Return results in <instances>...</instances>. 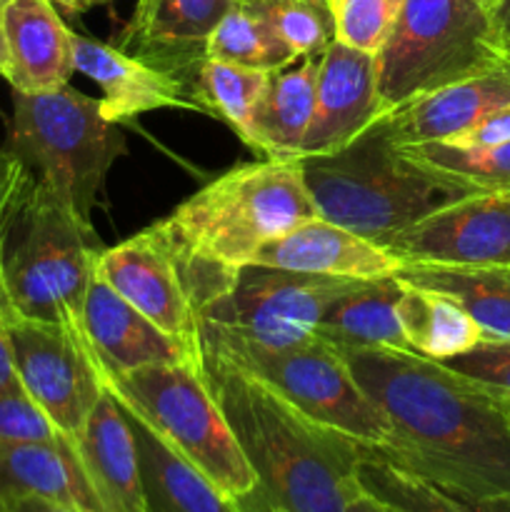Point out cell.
I'll return each instance as SVG.
<instances>
[{"mask_svg":"<svg viewBox=\"0 0 510 512\" xmlns=\"http://www.w3.org/2000/svg\"><path fill=\"white\" fill-rule=\"evenodd\" d=\"M468 512H510V493L498 495V498H465V495H453Z\"/></svg>","mask_w":510,"mask_h":512,"instance_id":"obj_41","label":"cell"},{"mask_svg":"<svg viewBox=\"0 0 510 512\" xmlns=\"http://www.w3.org/2000/svg\"><path fill=\"white\" fill-rule=\"evenodd\" d=\"M203 378L258 478L255 498L283 512H345L363 493L365 445L215 355L203 353Z\"/></svg>","mask_w":510,"mask_h":512,"instance_id":"obj_2","label":"cell"},{"mask_svg":"<svg viewBox=\"0 0 510 512\" xmlns=\"http://www.w3.org/2000/svg\"><path fill=\"white\" fill-rule=\"evenodd\" d=\"M340 353L388 423V443L370 450L450 495L510 493V425L495 395L405 350Z\"/></svg>","mask_w":510,"mask_h":512,"instance_id":"obj_1","label":"cell"},{"mask_svg":"<svg viewBox=\"0 0 510 512\" xmlns=\"http://www.w3.org/2000/svg\"><path fill=\"white\" fill-rule=\"evenodd\" d=\"M268 73L225 60L203 58L190 75L188 90L198 110L210 118H218L238 133L243 140L248 133L250 113L265 88Z\"/></svg>","mask_w":510,"mask_h":512,"instance_id":"obj_29","label":"cell"},{"mask_svg":"<svg viewBox=\"0 0 510 512\" xmlns=\"http://www.w3.org/2000/svg\"><path fill=\"white\" fill-rule=\"evenodd\" d=\"M10 343L20 385L65 438H78L105 388L88 335L10 313Z\"/></svg>","mask_w":510,"mask_h":512,"instance_id":"obj_12","label":"cell"},{"mask_svg":"<svg viewBox=\"0 0 510 512\" xmlns=\"http://www.w3.org/2000/svg\"><path fill=\"white\" fill-rule=\"evenodd\" d=\"M60 438L65 435L23 385L0 393V443H55Z\"/></svg>","mask_w":510,"mask_h":512,"instance_id":"obj_34","label":"cell"},{"mask_svg":"<svg viewBox=\"0 0 510 512\" xmlns=\"http://www.w3.org/2000/svg\"><path fill=\"white\" fill-rule=\"evenodd\" d=\"M490 20H493L495 35H498L505 55L510 58V0H495L490 5Z\"/></svg>","mask_w":510,"mask_h":512,"instance_id":"obj_40","label":"cell"},{"mask_svg":"<svg viewBox=\"0 0 510 512\" xmlns=\"http://www.w3.org/2000/svg\"><path fill=\"white\" fill-rule=\"evenodd\" d=\"M388 115L378 93L375 55L333 40L320 55L315 108L300 158L333 155Z\"/></svg>","mask_w":510,"mask_h":512,"instance_id":"obj_14","label":"cell"},{"mask_svg":"<svg viewBox=\"0 0 510 512\" xmlns=\"http://www.w3.org/2000/svg\"><path fill=\"white\" fill-rule=\"evenodd\" d=\"M103 250L93 220L80 218L30 178L0 245V280L10 313L83 330L85 295Z\"/></svg>","mask_w":510,"mask_h":512,"instance_id":"obj_5","label":"cell"},{"mask_svg":"<svg viewBox=\"0 0 510 512\" xmlns=\"http://www.w3.org/2000/svg\"><path fill=\"white\" fill-rule=\"evenodd\" d=\"M28 185L30 173L3 145L0 148V240H3L5 228H8L10 218H13L15 208H18L20 198L28 190Z\"/></svg>","mask_w":510,"mask_h":512,"instance_id":"obj_36","label":"cell"},{"mask_svg":"<svg viewBox=\"0 0 510 512\" xmlns=\"http://www.w3.org/2000/svg\"><path fill=\"white\" fill-rule=\"evenodd\" d=\"M358 483L365 493L383 500L398 512H468L438 485L408 473L370 448L360 455Z\"/></svg>","mask_w":510,"mask_h":512,"instance_id":"obj_31","label":"cell"},{"mask_svg":"<svg viewBox=\"0 0 510 512\" xmlns=\"http://www.w3.org/2000/svg\"><path fill=\"white\" fill-rule=\"evenodd\" d=\"M413 163L468 193H510V143L460 148L450 143L398 145Z\"/></svg>","mask_w":510,"mask_h":512,"instance_id":"obj_30","label":"cell"},{"mask_svg":"<svg viewBox=\"0 0 510 512\" xmlns=\"http://www.w3.org/2000/svg\"><path fill=\"white\" fill-rule=\"evenodd\" d=\"M500 143H510V105L493 110L480 123H475L468 133L450 140V145H460V148H488V145Z\"/></svg>","mask_w":510,"mask_h":512,"instance_id":"obj_37","label":"cell"},{"mask_svg":"<svg viewBox=\"0 0 510 512\" xmlns=\"http://www.w3.org/2000/svg\"><path fill=\"white\" fill-rule=\"evenodd\" d=\"M253 5H258L275 33L293 48L298 58L320 55L338 38L330 0H270Z\"/></svg>","mask_w":510,"mask_h":512,"instance_id":"obj_32","label":"cell"},{"mask_svg":"<svg viewBox=\"0 0 510 512\" xmlns=\"http://www.w3.org/2000/svg\"><path fill=\"white\" fill-rule=\"evenodd\" d=\"M400 295H403V280L395 275L360 280L330 303L315 328V335L335 350L385 348L410 353L398 318Z\"/></svg>","mask_w":510,"mask_h":512,"instance_id":"obj_25","label":"cell"},{"mask_svg":"<svg viewBox=\"0 0 510 512\" xmlns=\"http://www.w3.org/2000/svg\"><path fill=\"white\" fill-rule=\"evenodd\" d=\"M340 43L375 55L388 40L405 0H330Z\"/></svg>","mask_w":510,"mask_h":512,"instance_id":"obj_33","label":"cell"},{"mask_svg":"<svg viewBox=\"0 0 510 512\" xmlns=\"http://www.w3.org/2000/svg\"><path fill=\"white\" fill-rule=\"evenodd\" d=\"M480 3H483V5H485V8H488V10H490V5H493V3H495V0H480Z\"/></svg>","mask_w":510,"mask_h":512,"instance_id":"obj_47","label":"cell"},{"mask_svg":"<svg viewBox=\"0 0 510 512\" xmlns=\"http://www.w3.org/2000/svg\"><path fill=\"white\" fill-rule=\"evenodd\" d=\"M3 3H5V0H0V78H5V73H8V45H5Z\"/></svg>","mask_w":510,"mask_h":512,"instance_id":"obj_44","label":"cell"},{"mask_svg":"<svg viewBox=\"0 0 510 512\" xmlns=\"http://www.w3.org/2000/svg\"><path fill=\"white\" fill-rule=\"evenodd\" d=\"M400 280L435 290L468 310L485 338L510 340V268H443V265H400Z\"/></svg>","mask_w":510,"mask_h":512,"instance_id":"obj_26","label":"cell"},{"mask_svg":"<svg viewBox=\"0 0 510 512\" xmlns=\"http://www.w3.org/2000/svg\"><path fill=\"white\" fill-rule=\"evenodd\" d=\"M508 63L480 0H405L375 53L378 93L393 113L420 95Z\"/></svg>","mask_w":510,"mask_h":512,"instance_id":"obj_7","label":"cell"},{"mask_svg":"<svg viewBox=\"0 0 510 512\" xmlns=\"http://www.w3.org/2000/svg\"><path fill=\"white\" fill-rule=\"evenodd\" d=\"M443 365L495 398H510V340L483 338L468 353L455 355Z\"/></svg>","mask_w":510,"mask_h":512,"instance_id":"obj_35","label":"cell"},{"mask_svg":"<svg viewBox=\"0 0 510 512\" xmlns=\"http://www.w3.org/2000/svg\"><path fill=\"white\" fill-rule=\"evenodd\" d=\"M298 163L315 213L380 248L428 213L468 195L403 155L383 120L348 148Z\"/></svg>","mask_w":510,"mask_h":512,"instance_id":"obj_4","label":"cell"},{"mask_svg":"<svg viewBox=\"0 0 510 512\" xmlns=\"http://www.w3.org/2000/svg\"><path fill=\"white\" fill-rule=\"evenodd\" d=\"M200 353L215 355L263 380L318 423L358 440L365 448L388 443V423L350 373L343 353L318 335L295 345L268 348L200 330Z\"/></svg>","mask_w":510,"mask_h":512,"instance_id":"obj_9","label":"cell"},{"mask_svg":"<svg viewBox=\"0 0 510 512\" xmlns=\"http://www.w3.org/2000/svg\"><path fill=\"white\" fill-rule=\"evenodd\" d=\"M5 148L35 183L90 220L110 168L125 153V138L100 100L65 83L43 93L13 90Z\"/></svg>","mask_w":510,"mask_h":512,"instance_id":"obj_6","label":"cell"},{"mask_svg":"<svg viewBox=\"0 0 510 512\" xmlns=\"http://www.w3.org/2000/svg\"><path fill=\"white\" fill-rule=\"evenodd\" d=\"M235 0H138L118 48L188 85L215 25Z\"/></svg>","mask_w":510,"mask_h":512,"instance_id":"obj_15","label":"cell"},{"mask_svg":"<svg viewBox=\"0 0 510 512\" xmlns=\"http://www.w3.org/2000/svg\"><path fill=\"white\" fill-rule=\"evenodd\" d=\"M205 58L225 60V63L243 65V68L273 70L298 60L288 43L275 33L258 5L235 0L233 8L223 15L205 45Z\"/></svg>","mask_w":510,"mask_h":512,"instance_id":"obj_28","label":"cell"},{"mask_svg":"<svg viewBox=\"0 0 510 512\" xmlns=\"http://www.w3.org/2000/svg\"><path fill=\"white\" fill-rule=\"evenodd\" d=\"M100 368V365H98ZM118 400L153 425L228 500L253 493L258 478L240 450L203 370L195 365H145L130 373L100 368Z\"/></svg>","mask_w":510,"mask_h":512,"instance_id":"obj_8","label":"cell"},{"mask_svg":"<svg viewBox=\"0 0 510 512\" xmlns=\"http://www.w3.org/2000/svg\"><path fill=\"white\" fill-rule=\"evenodd\" d=\"M500 403V408H503V413H505V420H508V425H510V398H495Z\"/></svg>","mask_w":510,"mask_h":512,"instance_id":"obj_45","label":"cell"},{"mask_svg":"<svg viewBox=\"0 0 510 512\" xmlns=\"http://www.w3.org/2000/svg\"><path fill=\"white\" fill-rule=\"evenodd\" d=\"M118 403L138 445L140 473H143L150 512H240L235 500L225 498L153 425L145 423L123 400Z\"/></svg>","mask_w":510,"mask_h":512,"instance_id":"obj_24","label":"cell"},{"mask_svg":"<svg viewBox=\"0 0 510 512\" xmlns=\"http://www.w3.org/2000/svg\"><path fill=\"white\" fill-rule=\"evenodd\" d=\"M0 512H80V510L65 508V505L50 503V500H43V498H20L5 505Z\"/></svg>","mask_w":510,"mask_h":512,"instance_id":"obj_42","label":"cell"},{"mask_svg":"<svg viewBox=\"0 0 510 512\" xmlns=\"http://www.w3.org/2000/svg\"><path fill=\"white\" fill-rule=\"evenodd\" d=\"M73 443L105 512H150L133 428L108 385Z\"/></svg>","mask_w":510,"mask_h":512,"instance_id":"obj_20","label":"cell"},{"mask_svg":"<svg viewBox=\"0 0 510 512\" xmlns=\"http://www.w3.org/2000/svg\"><path fill=\"white\" fill-rule=\"evenodd\" d=\"M240 3H270V0H240Z\"/></svg>","mask_w":510,"mask_h":512,"instance_id":"obj_46","label":"cell"},{"mask_svg":"<svg viewBox=\"0 0 510 512\" xmlns=\"http://www.w3.org/2000/svg\"><path fill=\"white\" fill-rule=\"evenodd\" d=\"M383 248L403 265L510 268V198L468 193L420 218Z\"/></svg>","mask_w":510,"mask_h":512,"instance_id":"obj_13","label":"cell"},{"mask_svg":"<svg viewBox=\"0 0 510 512\" xmlns=\"http://www.w3.org/2000/svg\"><path fill=\"white\" fill-rule=\"evenodd\" d=\"M83 330L98 365L108 373H130L145 365H195L183 345L165 335L153 320L115 293L98 273L88 285L83 305ZM203 370V368H200Z\"/></svg>","mask_w":510,"mask_h":512,"instance_id":"obj_17","label":"cell"},{"mask_svg":"<svg viewBox=\"0 0 510 512\" xmlns=\"http://www.w3.org/2000/svg\"><path fill=\"white\" fill-rule=\"evenodd\" d=\"M95 273L165 335L183 345L203 368L198 273L163 220L115 248H105L98 255Z\"/></svg>","mask_w":510,"mask_h":512,"instance_id":"obj_11","label":"cell"},{"mask_svg":"<svg viewBox=\"0 0 510 512\" xmlns=\"http://www.w3.org/2000/svg\"><path fill=\"white\" fill-rule=\"evenodd\" d=\"M505 195H508V198H510V193H505Z\"/></svg>","mask_w":510,"mask_h":512,"instance_id":"obj_49","label":"cell"},{"mask_svg":"<svg viewBox=\"0 0 510 512\" xmlns=\"http://www.w3.org/2000/svg\"><path fill=\"white\" fill-rule=\"evenodd\" d=\"M0 245H3V240H0ZM0 285H3V280H0Z\"/></svg>","mask_w":510,"mask_h":512,"instance_id":"obj_48","label":"cell"},{"mask_svg":"<svg viewBox=\"0 0 510 512\" xmlns=\"http://www.w3.org/2000/svg\"><path fill=\"white\" fill-rule=\"evenodd\" d=\"M398 318L410 353L435 360V363H445L455 355L468 353L485 338L480 325L470 318L463 305L455 303L448 295L418 288V285L403 283Z\"/></svg>","mask_w":510,"mask_h":512,"instance_id":"obj_27","label":"cell"},{"mask_svg":"<svg viewBox=\"0 0 510 512\" xmlns=\"http://www.w3.org/2000/svg\"><path fill=\"white\" fill-rule=\"evenodd\" d=\"M55 8H63L65 13H85V10L95 8V5L110 3V0H50Z\"/></svg>","mask_w":510,"mask_h":512,"instance_id":"obj_43","label":"cell"},{"mask_svg":"<svg viewBox=\"0 0 510 512\" xmlns=\"http://www.w3.org/2000/svg\"><path fill=\"white\" fill-rule=\"evenodd\" d=\"M253 263L340 280L390 278L403 265L385 248L323 220L320 215L263 245Z\"/></svg>","mask_w":510,"mask_h":512,"instance_id":"obj_18","label":"cell"},{"mask_svg":"<svg viewBox=\"0 0 510 512\" xmlns=\"http://www.w3.org/2000/svg\"><path fill=\"white\" fill-rule=\"evenodd\" d=\"M18 370H15L13 343H10V308L5 300V290L0 285V393L18 385Z\"/></svg>","mask_w":510,"mask_h":512,"instance_id":"obj_38","label":"cell"},{"mask_svg":"<svg viewBox=\"0 0 510 512\" xmlns=\"http://www.w3.org/2000/svg\"><path fill=\"white\" fill-rule=\"evenodd\" d=\"M320 55H303L268 73L243 138V143L263 153L265 160H300V148L315 108Z\"/></svg>","mask_w":510,"mask_h":512,"instance_id":"obj_23","label":"cell"},{"mask_svg":"<svg viewBox=\"0 0 510 512\" xmlns=\"http://www.w3.org/2000/svg\"><path fill=\"white\" fill-rule=\"evenodd\" d=\"M73 65L103 90L100 105L105 118L118 125L160 108L200 113L188 85L178 75L145 63L118 45L73 33Z\"/></svg>","mask_w":510,"mask_h":512,"instance_id":"obj_16","label":"cell"},{"mask_svg":"<svg viewBox=\"0 0 510 512\" xmlns=\"http://www.w3.org/2000/svg\"><path fill=\"white\" fill-rule=\"evenodd\" d=\"M20 498H43L80 512H105L75 443H0V510Z\"/></svg>","mask_w":510,"mask_h":512,"instance_id":"obj_22","label":"cell"},{"mask_svg":"<svg viewBox=\"0 0 510 512\" xmlns=\"http://www.w3.org/2000/svg\"><path fill=\"white\" fill-rule=\"evenodd\" d=\"M8 73L15 93H43L60 88L73 75V30L60 20L50 0L3 3Z\"/></svg>","mask_w":510,"mask_h":512,"instance_id":"obj_21","label":"cell"},{"mask_svg":"<svg viewBox=\"0 0 510 512\" xmlns=\"http://www.w3.org/2000/svg\"><path fill=\"white\" fill-rule=\"evenodd\" d=\"M360 280L243 265L228 290L200 310V330L283 348L313 338L335 298Z\"/></svg>","mask_w":510,"mask_h":512,"instance_id":"obj_10","label":"cell"},{"mask_svg":"<svg viewBox=\"0 0 510 512\" xmlns=\"http://www.w3.org/2000/svg\"><path fill=\"white\" fill-rule=\"evenodd\" d=\"M510 105V63L433 90L383 118L395 145L450 143L493 110Z\"/></svg>","mask_w":510,"mask_h":512,"instance_id":"obj_19","label":"cell"},{"mask_svg":"<svg viewBox=\"0 0 510 512\" xmlns=\"http://www.w3.org/2000/svg\"><path fill=\"white\" fill-rule=\"evenodd\" d=\"M235 505H238L240 512H283V510L273 508V505L263 503V500H260V498H255L253 493H248V495H245V498L235 500ZM345 512H398V510L390 508L388 503H383V500L373 498V495H368L363 490V493H360L358 498H355L353 503H350L348 508H345Z\"/></svg>","mask_w":510,"mask_h":512,"instance_id":"obj_39","label":"cell"},{"mask_svg":"<svg viewBox=\"0 0 510 512\" xmlns=\"http://www.w3.org/2000/svg\"><path fill=\"white\" fill-rule=\"evenodd\" d=\"M315 215L298 160H263L225 170L180 203L163 225L195 265L210 303L263 245Z\"/></svg>","mask_w":510,"mask_h":512,"instance_id":"obj_3","label":"cell"}]
</instances>
